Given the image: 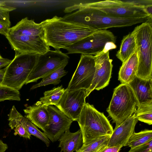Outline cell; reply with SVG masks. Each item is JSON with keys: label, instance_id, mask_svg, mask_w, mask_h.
Here are the masks:
<instances>
[{"label": "cell", "instance_id": "1", "mask_svg": "<svg viewBox=\"0 0 152 152\" xmlns=\"http://www.w3.org/2000/svg\"><path fill=\"white\" fill-rule=\"evenodd\" d=\"M62 18L65 21L76 23L86 26L97 31L107 29L113 27H122L132 26L146 22H152V18H122L109 15L97 9L84 5L82 3L66 7L64 12L69 13Z\"/></svg>", "mask_w": 152, "mask_h": 152}, {"label": "cell", "instance_id": "2", "mask_svg": "<svg viewBox=\"0 0 152 152\" xmlns=\"http://www.w3.org/2000/svg\"><path fill=\"white\" fill-rule=\"evenodd\" d=\"M42 21L43 39L55 50L65 49L96 31L80 23L64 20L56 16Z\"/></svg>", "mask_w": 152, "mask_h": 152}, {"label": "cell", "instance_id": "3", "mask_svg": "<svg viewBox=\"0 0 152 152\" xmlns=\"http://www.w3.org/2000/svg\"><path fill=\"white\" fill-rule=\"evenodd\" d=\"M77 121L82 135L83 145L103 136H110L113 130L104 113L88 103L84 104Z\"/></svg>", "mask_w": 152, "mask_h": 152}, {"label": "cell", "instance_id": "4", "mask_svg": "<svg viewBox=\"0 0 152 152\" xmlns=\"http://www.w3.org/2000/svg\"><path fill=\"white\" fill-rule=\"evenodd\" d=\"M138 106L132 88L128 84L121 83L114 89L107 111L116 127L134 113Z\"/></svg>", "mask_w": 152, "mask_h": 152}, {"label": "cell", "instance_id": "5", "mask_svg": "<svg viewBox=\"0 0 152 152\" xmlns=\"http://www.w3.org/2000/svg\"><path fill=\"white\" fill-rule=\"evenodd\" d=\"M39 56L33 54H15L13 59L5 67L1 85L19 91L25 84Z\"/></svg>", "mask_w": 152, "mask_h": 152}, {"label": "cell", "instance_id": "6", "mask_svg": "<svg viewBox=\"0 0 152 152\" xmlns=\"http://www.w3.org/2000/svg\"><path fill=\"white\" fill-rule=\"evenodd\" d=\"M152 23L146 22L137 26L132 32L136 39L138 63L136 76L141 79H152Z\"/></svg>", "mask_w": 152, "mask_h": 152}, {"label": "cell", "instance_id": "7", "mask_svg": "<svg viewBox=\"0 0 152 152\" xmlns=\"http://www.w3.org/2000/svg\"><path fill=\"white\" fill-rule=\"evenodd\" d=\"M69 57L60 50H50L39 55L33 69L25 84L37 82L48 74L68 64Z\"/></svg>", "mask_w": 152, "mask_h": 152}, {"label": "cell", "instance_id": "8", "mask_svg": "<svg viewBox=\"0 0 152 152\" xmlns=\"http://www.w3.org/2000/svg\"><path fill=\"white\" fill-rule=\"evenodd\" d=\"M116 40V37L110 31L99 30L65 49L67 54L80 53L96 56L103 50L108 42L115 43Z\"/></svg>", "mask_w": 152, "mask_h": 152}, {"label": "cell", "instance_id": "9", "mask_svg": "<svg viewBox=\"0 0 152 152\" xmlns=\"http://www.w3.org/2000/svg\"><path fill=\"white\" fill-rule=\"evenodd\" d=\"M84 6L99 9L116 18H136L150 17L142 7L134 6L124 0H105L82 3Z\"/></svg>", "mask_w": 152, "mask_h": 152}, {"label": "cell", "instance_id": "10", "mask_svg": "<svg viewBox=\"0 0 152 152\" xmlns=\"http://www.w3.org/2000/svg\"><path fill=\"white\" fill-rule=\"evenodd\" d=\"M95 71V58L92 55L81 54L77 68L65 90L88 89Z\"/></svg>", "mask_w": 152, "mask_h": 152}, {"label": "cell", "instance_id": "11", "mask_svg": "<svg viewBox=\"0 0 152 152\" xmlns=\"http://www.w3.org/2000/svg\"><path fill=\"white\" fill-rule=\"evenodd\" d=\"M6 37L15 54L40 55L50 50V46L40 37L7 34Z\"/></svg>", "mask_w": 152, "mask_h": 152}, {"label": "cell", "instance_id": "12", "mask_svg": "<svg viewBox=\"0 0 152 152\" xmlns=\"http://www.w3.org/2000/svg\"><path fill=\"white\" fill-rule=\"evenodd\" d=\"M95 57V73L91 86L85 90L86 97L94 90H99L107 86L111 77L113 65L109 51L103 50Z\"/></svg>", "mask_w": 152, "mask_h": 152}, {"label": "cell", "instance_id": "13", "mask_svg": "<svg viewBox=\"0 0 152 152\" xmlns=\"http://www.w3.org/2000/svg\"><path fill=\"white\" fill-rule=\"evenodd\" d=\"M85 90H65L57 108L73 121L78 119L84 104L86 103Z\"/></svg>", "mask_w": 152, "mask_h": 152}, {"label": "cell", "instance_id": "14", "mask_svg": "<svg viewBox=\"0 0 152 152\" xmlns=\"http://www.w3.org/2000/svg\"><path fill=\"white\" fill-rule=\"evenodd\" d=\"M49 118L43 132L52 142L57 141L64 133L69 130L73 121L58 108L53 105L47 107Z\"/></svg>", "mask_w": 152, "mask_h": 152}, {"label": "cell", "instance_id": "15", "mask_svg": "<svg viewBox=\"0 0 152 152\" xmlns=\"http://www.w3.org/2000/svg\"><path fill=\"white\" fill-rule=\"evenodd\" d=\"M138 121L134 113L118 126L115 127L106 146H127L130 137L135 132V127Z\"/></svg>", "mask_w": 152, "mask_h": 152}, {"label": "cell", "instance_id": "16", "mask_svg": "<svg viewBox=\"0 0 152 152\" xmlns=\"http://www.w3.org/2000/svg\"><path fill=\"white\" fill-rule=\"evenodd\" d=\"M43 21L37 23L34 20H30L26 17L9 28L8 34L38 37L43 38Z\"/></svg>", "mask_w": 152, "mask_h": 152}, {"label": "cell", "instance_id": "17", "mask_svg": "<svg viewBox=\"0 0 152 152\" xmlns=\"http://www.w3.org/2000/svg\"><path fill=\"white\" fill-rule=\"evenodd\" d=\"M128 85L140 104L152 102V79L144 80L135 76Z\"/></svg>", "mask_w": 152, "mask_h": 152}, {"label": "cell", "instance_id": "18", "mask_svg": "<svg viewBox=\"0 0 152 152\" xmlns=\"http://www.w3.org/2000/svg\"><path fill=\"white\" fill-rule=\"evenodd\" d=\"M23 111L26 114L25 117L43 131L49 118L47 106L35 104L27 107Z\"/></svg>", "mask_w": 152, "mask_h": 152}, {"label": "cell", "instance_id": "19", "mask_svg": "<svg viewBox=\"0 0 152 152\" xmlns=\"http://www.w3.org/2000/svg\"><path fill=\"white\" fill-rule=\"evenodd\" d=\"M58 147L60 152H77L83 144V137L80 129L75 132L69 130L65 132L59 138Z\"/></svg>", "mask_w": 152, "mask_h": 152}, {"label": "cell", "instance_id": "20", "mask_svg": "<svg viewBox=\"0 0 152 152\" xmlns=\"http://www.w3.org/2000/svg\"><path fill=\"white\" fill-rule=\"evenodd\" d=\"M138 63L137 50L122 63L118 73V79L122 83L128 84L136 76Z\"/></svg>", "mask_w": 152, "mask_h": 152}, {"label": "cell", "instance_id": "21", "mask_svg": "<svg viewBox=\"0 0 152 152\" xmlns=\"http://www.w3.org/2000/svg\"><path fill=\"white\" fill-rule=\"evenodd\" d=\"M137 49L136 37L132 31L123 37L116 56L123 63L134 53Z\"/></svg>", "mask_w": 152, "mask_h": 152}, {"label": "cell", "instance_id": "22", "mask_svg": "<svg viewBox=\"0 0 152 152\" xmlns=\"http://www.w3.org/2000/svg\"><path fill=\"white\" fill-rule=\"evenodd\" d=\"M23 115L16 109L13 105L8 115L9 125L15 132L14 135L18 134L20 137L30 139L31 136L21 123V119Z\"/></svg>", "mask_w": 152, "mask_h": 152}, {"label": "cell", "instance_id": "23", "mask_svg": "<svg viewBox=\"0 0 152 152\" xmlns=\"http://www.w3.org/2000/svg\"><path fill=\"white\" fill-rule=\"evenodd\" d=\"M65 91V89L61 86L45 91L44 93V96L35 104L47 107L53 105L56 106L58 104Z\"/></svg>", "mask_w": 152, "mask_h": 152}, {"label": "cell", "instance_id": "24", "mask_svg": "<svg viewBox=\"0 0 152 152\" xmlns=\"http://www.w3.org/2000/svg\"><path fill=\"white\" fill-rule=\"evenodd\" d=\"M65 66H63L47 75L42 78L39 83L33 85L30 90L50 84L56 85L58 84L61 81V79L67 73L64 69Z\"/></svg>", "mask_w": 152, "mask_h": 152}, {"label": "cell", "instance_id": "25", "mask_svg": "<svg viewBox=\"0 0 152 152\" xmlns=\"http://www.w3.org/2000/svg\"><path fill=\"white\" fill-rule=\"evenodd\" d=\"M152 140V130L145 129L137 133L134 132L130 137L127 146L131 148L137 147Z\"/></svg>", "mask_w": 152, "mask_h": 152}, {"label": "cell", "instance_id": "26", "mask_svg": "<svg viewBox=\"0 0 152 152\" xmlns=\"http://www.w3.org/2000/svg\"><path fill=\"white\" fill-rule=\"evenodd\" d=\"M21 123L28 133L40 139L49 147L50 141L45 134L40 131L35 125L27 118L23 116L21 119Z\"/></svg>", "mask_w": 152, "mask_h": 152}, {"label": "cell", "instance_id": "27", "mask_svg": "<svg viewBox=\"0 0 152 152\" xmlns=\"http://www.w3.org/2000/svg\"><path fill=\"white\" fill-rule=\"evenodd\" d=\"M137 107L134 113L137 120L152 125V102L140 104Z\"/></svg>", "mask_w": 152, "mask_h": 152}, {"label": "cell", "instance_id": "28", "mask_svg": "<svg viewBox=\"0 0 152 152\" xmlns=\"http://www.w3.org/2000/svg\"><path fill=\"white\" fill-rule=\"evenodd\" d=\"M110 136H103L86 145H82L76 152H99L106 147Z\"/></svg>", "mask_w": 152, "mask_h": 152}, {"label": "cell", "instance_id": "29", "mask_svg": "<svg viewBox=\"0 0 152 152\" xmlns=\"http://www.w3.org/2000/svg\"><path fill=\"white\" fill-rule=\"evenodd\" d=\"M16 9L14 7L8 5L5 1H0V23L10 28L11 23L10 12Z\"/></svg>", "mask_w": 152, "mask_h": 152}, {"label": "cell", "instance_id": "30", "mask_svg": "<svg viewBox=\"0 0 152 152\" xmlns=\"http://www.w3.org/2000/svg\"><path fill=\"white\" fill-rule=\"evenodd\" d=\"M6 100L20 101V93L19 91L1 86L0 83V102Z\"/></svg>", "mask_w": 152, "mask_h": 152}, {"label": "cell", "instance_id": "31", "mask_svg": "<svg viewBox=\"0 0 152 152\" xmlns=\"http://www.w3.org/2000/svg\"><path fill=\"white\" fill-rule=\"evenodd\" d=\"M128 152H152V140L142 145L131 148Z\"/></svg>", "mask_w": 152, "mask_h": 152}, {"label": "cell", "instance_id": "32", "mask_svg": "<svg viewBox=\"0 0 152 152\" xmlns=\"http://www.w3.org/2000/svg\"><path fill=\"white\" fill-rule=\"evenodd\" d=\"M124 1L126 3L134 6L142 7L144 9L146 7L152 5V0H133Z\"/></svg>", "mask_w": 152, "mask_h": 152}, {"label": "cell", "instance_id": "33", "mask_svg": "<svg viewBox=\"0 0 152 152\" xmlns=\"http://www.w3.org/2000/svg\"><path fill=\"white\" fill-rule=\"evenodd\" d=\"M122 147L121 145L106 146L99 152H119Z\"/></svg>", "mask_w": 152, "mask_h": 152}, {"label": "cell", "instance_id": "34", "mask_svg": "<svg viewBox=\"0 0 152 152\" xmlns=\"http://www.w3.org/2000/svg\"><path fill=\"white\" fill-rule=\"evenodd\" d=\"M11 61L12 60L3 58L0 59V69L2 68L7 66Z\"/></svg>", "mask_w": 152, "mask_h": 152}, {"label": "cell", "instance_id": "35", "mask_svg": "<svg viewBox=\"0 0 152 152\" xmlns=\"http://www.w3.org/2000/svg\"><path fill=\"white\" fill-rule=\"evenodd\" d=\"M9 28L0 23V34L5 36L7 35Z\"/></svg>", "mask_w": 152, "mask_h": 152}, {"label": "cell", "instance_id": "36", "mask_svg": "<svg viewBox=\"0 0 152 152\" xmlns=\"http://www.w3.org/2000/svg\"><path fill=\"white\" fill-rule=\"evenodd\" d=\"M8 148L7 144L4 143L1 140H0V152H5Z\"/></svg>", "mask_w": 152, "mask_h": 152}, {"label": "cell", "instance_id": "37", "mask_svg": "<svg viewBox=\"0 0 152 152\" xmlns=\"http://www.w3.org/2000/svg\"><path fill=\"white\" fill-rule=\"evenodd\" d=\"M5 71V68L3 69H0V83L1 82Z\"/></svg>", "mask_w": 152, "mask_h": 152}, {"label": "cell", "instance_id": "38", "mask_svg": "<svg viewBox=\"0 0 152 152\" xmlns=\"http://www.w3.org/2000/svg\"><path fill=\"white\" fill-rule=\"evenodd\" d=\"M3 58L1 56V55H0V59L2 58Z\"/></svg>", "mask_w": 152, "mask_h": 152}]
</instances>
